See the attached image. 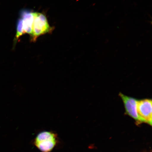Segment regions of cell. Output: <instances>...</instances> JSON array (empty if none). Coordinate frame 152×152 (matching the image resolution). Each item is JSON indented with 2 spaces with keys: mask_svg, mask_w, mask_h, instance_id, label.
Listing matches in <instances>:
<instances>
[{
  "mask_svg": "<svg viewBox=\"0 0 152 152\" xmlns=\"http://www.w3.org/2000/svg\"><path fill=\"white\" fill-rule=\"evenodd\" d=\"M58 142L56 133L45 131L39 133L34 140V143L37 149L42 152H50Z\"/></svg>",
  "mask_w": 152,
  "mask_h": 152,
  "instance_id": "cell-1",
  "label": "cell"
},
{
  "mask_svg": "<svg viewBox=\"0 0 152 152\" xmlns=\"http://www.w3.org/2000/svg\"><path fill=\"white\" fill-rule=\"evenodd\" d=\"M54 28L51 27L48 23L46 16L42 13L35 12L33 32L31 37V41H35L39 36L50 33Z\"/></svg>",
  "mask_w": 152,
  "mask_h": 152,
  "instance_id": "cell-2",
  "label": "cell"
},
{
  "mask_svg": "<svg viewBox=\"0 0 152 152\" xmlns=\"http://www.w3.org/2000/svg\"><path fill=\"white\" fill-rule=\"evenodd\" d=\"M119 96L122 100L125 110V115L129 116L135 121L137 124L142 123L139 116L137 109L138 99L132 97L126 96L120 93Z\"/></svg>",
  "mask_w": 152,
  "mask_h": 152,
  "instance_id": "cell-3",
  "label": "cell"
},
{
  "mask_svg": "<svg viewBox=\"0 0 152 152\" xmlns=\"http://www.w3.org/2000/svg\"><path fill=\"white\" fill-rule=\"evenodd\" d=\"M152 99H144L138 100L137 104V112L142 123H146L151 126Z\"/></svg>",
  "mask_w": 152,
  "mask_h": 152,
  "instance_id": "cell-4",
  "label": "cell"
},
{
  "mask_svg": "<svg viewBox=\"0 0 152 152\" xmlns=\"http://www.w3.org/2000/svg\"><path fill=\"white\" fill-rule=\"evenodd\" d=\"M35 12L28 10H23L20 13L23 26L25 34H29L31 37L33 32V26Z\"/></svg>",
  "mask_w": 152,
  "mask_h": 152,
  "instance_id": "cell-5",
  "label": "cell"
},
{
  "mask_svg": "<svg viewBox=\"0 0 152 152\" xmlns=\"http://www.w3.org/2000/svg\"><path fill=\"white\" fill-rule=\"evenodd\" d=\"M24 34H25L24 31L22 19L21 18H19L17 22L16 33L14 39L13 48H14L19 38Z\"/></svg>",
  "mask_w": 152,
  "mask_h": 152,
  "instance_id": "cell-6",
  "label": "cell"
}]
</instances>
